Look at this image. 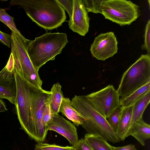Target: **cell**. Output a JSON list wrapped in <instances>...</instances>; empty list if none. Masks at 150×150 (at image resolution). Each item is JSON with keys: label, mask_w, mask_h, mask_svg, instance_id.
<instances>
[{"label": "cell", "mask_w": 150, "mask_h": 150, "mask_svg": "<svg viewBox=\"0 0 150 150\" xmlns=\"http://www.w3.org/2000/svg\"><path fill=\"white\" fill-rule=\"evenodd\" d=\"M14 76L16 94L14 104L21 128L31 139L38 142L47 134V127L42 123L45 103L50 91L40 88L26 80L15 69Z\"/></svg>", "instance_id": "cell-1"}, {"label": "cell", "mask_w": 150, "mask_h": 150, "mask_svg": "<svg viewBox=\"0 0 150 150\" xmlns=\"http://www.w3.org/2000/svg\"><path fill=\"white\" fill-rule=\"evenodd\" d=\"M9 4L23 8L33 21L45 30L57 28L66 18L65 9L57 0H12Z\"/></svg>", "instance_id": "cell-2"}, {"label": "cell", "mask_w": 150, "mask_h": 150, "mask_svg": "<svg viewBox=\"0 0 150 150\" xmlns=\"http://www.w3.org/2000/svg\"><path fill=\"white\" fill-rule=\"evenodd\" d=\"M71 101L82 117L81 125L87 134L99 136L113 143L120 142L116 132L107 119L94 108L86 95H75Z\"/></svg>", "instance_id": "cell-3"}, {"label": "cell", "mask_w": 150, "mask_h": 150, "mask_svg": "<svg viewBox=\"0 0 150 150\" xmlns=\"http://www.w3.org/2000/svg\"><path fill=\"white\" fill-rule=\"evenodd\" d=\"M68 42L66 33H46L30 41L27 53L33 66L39 71L47 62L54 60L61 53Z\"/></svg>", "instance_id": "cell-4"}, {"label": "cell", "mask_w": 150, "mask_h": 150, "mask_svg": "<svg viewBox=\"0 0 150 150\" xmlns=\"http://www.w3.org/2000/svg\"><path fill=\"white\" fill-rule=\"evenodd\" d=\"M150 81V56L142 54L123 73L118 89L124 98Z\"/></svg>", "instance_id": "cell-5"}, {"label": "cell", "mask_w": 150, "mask_h": 150, "mask_svg": "<svg viewBox=\"0 0 150 150\" xmlns=\"http://www.w3.org/2000/svg\"><path fill=\"white\" fill-rule=\"evenodd\" d=\"M100 13L120 26L129 25L140 15L139 7L130 0H102Z\"/></svg>", "instance_id": "cell-6"}, {"label": "cell", "mask_w": 150, "mask_h": 150, "mask_svg": "<svg viewBox=\"0 0 150 150\" xmlns=\"http://www.w3.org/2000/svg\"><path fill=\"white\" fill-rule=\"evenodd\" d=\"M11 47L19 62L23 76L29 82L40 88L42 81L38 71L32 64L28 54L27 49L30 40L22 35L12 31Z\"/></svg>", "instance_id": "cell-7"}, {"label": "cell", "mask_w": 150, "mask_h": 150, "mask_svg": "<svg viewBox=\"0 0 150 150\" xmlns=\"http://www.w3.org/2000/svg\"><path fill=\"white\" fill-rule=\"evenodd\" d=\"M86 96L94 108L106 119L116 109L121 108L120 96L112 85Z\"/></svg>", "instance_id": "cell-8"}, {"label": "cell", "mask_w": 150, "mask_h": 150, "mask_svg": "<svg viewBox=\"0 0 150 150\" xmlns=\"http://www.w3.org/2000/svg\"><path fill=\"white\" fill-rule=\"evenodd\" d=\"M117 45L116 38L113 32L102 33L95 38L91 45L90 51L93 57L104 61L117 53Z\"/></svg>", "instance_id": "cell-9"}, {"label": "cell", "mask_w": 150, "mask_h": 150, "mask_svg": "<svg viewBox=\"0 0 150 150\" xmlns=\"http://www.w3.org/2000/svg\"><path fill=\"white\" fill-rule=\"evenodd\" d=\"M73 13L72 18L68 21L69 28L81 36L88 31L90 18L82 0H73Z\"/></svg>", "instance_id": "cell-10"}, {"label": "cell", "mask_w": 150, "mask_h": 150, "mask_svg": "<svg viewBox=\"0 0 150 150\" xmlns=\"http://www.w3.org/2000/svg\"><path fill=\"white\" fill-rule=\"evenodd\" d=\"M47 128L48 130L55 131L64 137L72 146L79 139L75 126L59 114L55 115L52 122L47 125Z\"/></svg>", "instance_id": "cell-11"}, {"label": "cell", "mask_w": 150, "mask_h": 150, "mask_svg": "<svg viewBox=\"0 0 150 150\" xmlns=\"http://www.w3.org/2000/svg\"><path fill=\"white\" fill-rule=\"evenodd\" d=\"M150 102V89H149L132 103L133 107L130 123L123 135L122 141L130 136L132 128L134 123L142 118L144 112Z\"/></svg>", "instance_id": "cell-12"}, {"label": "cell", "mask_w": 150, "mask_h": 150, "mask_svg": "<svg viewBox=\"0 0 150 150\" xmlns=\"http://www.w3.org/2000/svg\"><path fill=\"white\" fill-rule=\"evenodd\" d=\"M16 91L14 76L10 78H0V98L6 99L14 104Z\"/></svg>", "instance_id": "cell-13"}, {"label": "cell", "mask_w": 150, "mask_h": 150, "mask_svg": "<svg viewBox=\"0 0 150 150\" xmlns=\"http://www.w3.org/2000/svg\"><path fill=\"white\" fill-rule=\"evenodd\" d=\"M130 135L134 137L142 146L150 138V125L146 123L142 118L133 125Z\"/></svg>", "instance_id": "cell-14"}, {"label": "cell", "mask_w": 150, "mask_h": 150, "mask_svg": "<svg viewBox=\"0 0 150 150\" xmlns=\"http://www.w3.org/2000/svg\"><path fill=\"white\" fill-rule=\"evenodd\" d=\"M59 111L63 115L71 121L77 126L81 125L82 117L73 106L71 100L69 98H63Z\"/></svg>", "instance_id": "cell-15"}, {"label": "cell", "mask_w": 150, "mask_h": 150, "mask_svg": "<svg viewBox=\"0 0 150 150\" xmlns=\"http://www.w3.org/2000/svg\"><path fill=\"white\" fill-rule=\"evenodd\" d=\"M132 104L126 107H121L119 124L116 134L122 141L124 135L129 125L132 115Z\"/></svg>", "instance_id": "cell-16"}, {"label": "cell", "mask_w": 150, "mask_h": 150, "mask_svg": "<svg viewBox=\"0 0 150 150\" xmlns=\"http://www.w3.org/2000/svg\"><path fill=\"white\" fill-rule=\"evenodd\" d=\"M62 86L59 82L54 84L51 88L49 101L51 108L55 114L59 112V108L64 97Z\"/></svg>", "instance_id": "cell-17"}, {"label": "cell", "mask_w": 150, "mask_h": 150, "mask_svg": "<svg viewBox=\"0 0 150 150\" xmlns=\"http://www.w3.org/2000/svg\"><path fill=\"white\" fill-rule=\"evenodd\" d=\"M84 138L93 150H113L111 145L107 141L99 136L87 133Z\"/></svg>", "instance_id": "cell-18"}, {"label": "cell", "mask_w": 150, "mask_h": 150, "mask_svg": "<svg viewBox=\"0 0 150 150\" xmlns=\"http://www.w3.org/2000/svg\"><path fill=\"white\" fill-rule=\"evenodd\" d=\"M150 89V81L134 91L127 97L120 99L121 107H126L132 103L135 100Z\"/></svg>", "instance_id": "cell-19"}, {"label": "cell", "mask_w": 150, "mask_h": 150, "mask_svg": "<svg viewBox=\"0 0 150 150\" xmlns=\"http://www.w3.org/2000/svg\"><path fill=\"white\" fill-rule=\"evenodd\" d=\"M15 65L14 57L11 52L6 65L0 71V78H10L13 77L15 70Z\"/></svg>", "instance_id": "cell-20"}, {"label": "cell", "mask_w": 150, "mask_h": 150, "mask_svg": "<svg viewBox=\"0 0 150 150\" xmlns=\"http://www.w3.org/2000/svg\"><path fill=\"white\" fill-rule=\"evenodd\" d=\"M14 18L6 12L5 9L0 8V21L8 26L12 31L21 35L16 27Z\"/></svg>", "instance_id": "cell-21"}, {"label": "cell", "mask_w": 150, "mask_h": 150, "mask_svg": "<svg viewBox=\"0 0 150 150\" xmlns=\"http://www.w3.org/2000/svg\"><path fill=\"white\" fill-rule=\"evenodd\" d=\"M34 150H75L72 146H62L47 143H38L35 145Z\"/></svg>", "instance_id": "cell-22"}, {"label": "cell", "mask_w": 150, "mask_h": 150, "mask_svg": "<svg viewBox=\"0 0 150 150\" xmlns=\"http://www.w3.org/2000/svg\"><path fill=\"white\" fill-rule=\"evenodd\" d=\"M49 99L45 103L42 118V123L45 127H47L52 122L55 115L51 108Z\"/></svg>", "instance_id": "cell-23"}, {"label": "cell", "mask_w": 150, "mask_h": 150, "mask_svg": "<svg viewBox=\"0 0 150 150\" xmlns=\"http://www.w3.org/2000/svg\"><path fill=\"white\" fill-rule=\"evenodd\" d=\"M88 12L100 13V6L102 0H82Z\"/></svg>", "instance_id": "cell-24"}, {"label": "cell", "mask_w": 150, "mask_h": 150, "mask_svg": "<svg viewBox=\"0 0 150 150\" xmlns=\"http://www.w3.org/2000/svg\"><path fill=\"white\" fill-rule=\"evenodd\" d=\"M121 110V108L116 109L106 119L109 124L116 132L118 127Z\"/></svg>", "instance_id": "cell-25"}, {"label": "cell", "mask_w": 150, "mask_h": 150, "mask_svg": "<svg viewBox=\"0 0 150 150\" xmlns=\"http://www.w3.org/2000/svg\"><path fill=\"white\" fill-rule=\"evenodd\" d=\"M144 43L141 48L147 52V54L150 56V20L149 19L146 24L144 35Z\"/></svg>", "instance_id": "cell-26"}, {"label": "cell", "mask_w": 150, "mask_h": 150, "mask_svg": "<svg viewBox=\"0 0 150 150\" xmlns=\"http://www.w3.org/2000/svg\"><path fill=\"white\" fill-rule=\"evenodd\" d=\"M72 146L75 150H93L88 141L84 138L78 139Z\"/></svg>", "instance_id": "cell-27"}, {"label": "cell", "mask_w": 150, "mask_h": 150, "mask_svg": "<svg viewBox=\"0 0 150 150\" xmlns=\"http://www.w3.org/2000/svg\"><path fill=\"white\" fill-rule=\"evenodd\" d=\"M63 8L67 11L69 20L72 18L73 13V0H57Z\"/></svg>", "instance_id": "cell-28"}, {"label": "cell", "mask_w": 150, "mask_h": 150, "mask_svg": "<svg viewBox=\"0 0 150 150\" xmlns=\"http://www.w3.org/2000/svg\"><path fill=\"white\" fill-rule=\"evenodd\" d=\"M0 42L9 47H11V35L0 30Z\"/></svg>", "instance_id": "cell-29"}, {"label": "cell", "mask_w": 150, "mask_h": 150, "mask_svg": "<svg viewBox=\"0 0 150 150\" xmlns=\"http://www.w3.org/2000/svg\"><path fill=\"white\" fill-rule=\"evenodd\" d=\"M113 150H137L134 145L129 144L121 147H115L111 146Z\"/></svg>", "instance_id": "cell-30"}, {"label": "cell", "mask_w": 150, "mask_h": 150, "mask_svg": "<svg viewBox=\"0 0 150 150\" xmlns=\"http://www.w3.org/2000/svg\"><path fill=\"white\" fill-rule=\"evenodd\" d=\"M7 110L4 101L2 98H0V112H5Z\"/></svg>", "instance_id": "cell-31"}]
</instances>
